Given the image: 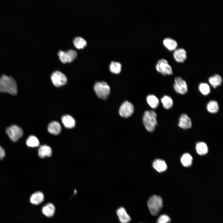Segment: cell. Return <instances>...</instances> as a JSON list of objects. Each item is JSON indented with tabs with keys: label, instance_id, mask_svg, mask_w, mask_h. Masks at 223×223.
I'll list each match as a JSON object with an SVG mask.
<instances>
[{
	"label": "cell",
	"instance_id": "cell-1",
	"mask_svg": "<svg viewBox=\"0 0 223 223\" xmlns=\"http://www.w3.org/2000/svg\"><path fill=\"white\" fill-rule=\"evenodd\" d=\"M0 91L15 95L17 93V87L15 80L5 75L0 78Z\"/></svg>",
	"mask_w": 223,
	"mask_h": 223
},
{
	"label": "cell",
	"instance_id": "cell-2",
	"mask_svg": "<svg viewBox=\"0 0 223 223\" xmlns=\"http://www.w3.org/2000/svg\"><path fill=\"white\" fill-rule=\"evenodd\" d=\"M157 114L154 111L148 110L145 111L143 117V122L146 130L152 132L155 129L157 124Z\"/></svg>",
	"mask_w": 223,
	"mask_h": 223
},
{
	"label": "cell",
	"instance_id": "cell-3",
	"mask_svg": "<svg viewBox=\"0 0 223 223\" xmlns=\"http://www.w3.org/2000/svg\"><path fill=\"white\" fill-rule=\"evenodd\" d=\"M147 204L151 214L156 216L162 208L163 200L160 196L153 195L149 199Z\"/></svg>",
	"mask_w": 223,
	"mask_h": 223
},
{
	"label": "cell",
	"instance_id": "cell-4",
	"mask_svg": "<svg viewBox=\"0 0 223 223\" xmlns=\"http://www.w3.org/2000/svg\"><path fill=\"white\" fill-rule=\"evenodd\" d=\"M94 89L98 97L101 99H106L110 94V87L105 82H96L94 85Z\"/></svg>",
	"mask_w": 223,
	"mask_h": 223
},
{
	"label": "cell",
	"instance_id": "cell-5",
	"mask_svg": "<svg viewBox=\"0 0 223 223\" xmlns=\"http://www.w3.org/2000/svg\"><path fill=\"white\" fill-rule=\"evenodd\" d=\"M155 68L158 72L164 76L171 75L173 73L171 66L167 60L164 59H160L158 61Z\"/></svg>",
	"mask_w": 223,
	"mask_h": 223
},
{
	"label": "cell",
	"instance_id": "cell-6",
	"mask_svg": "<svg viewBox=\"0 0 223 223\" xmlns=\"http://www.w3.org/2000/svg\"><path fill=\"white\" fill-rule=\"evenodd\" d=\"M6 132L10 139L13 142L17 141L23 135V131L20 127L15 125L8 127Z\"/></svg>",
	"mask_w": 223,
	"mask_h": 223
},
{
	"label": "cell",
	"instance_id": "cell-7",
	"mask_svg": "<svg viewBox=\"0 0 223 223\" xmlns=\"http://www.w3.org/2000/svg\"><path fill=\"white\" fill-rule=\"evenodd\" d=\"M173 86L175 92L178 94L183 95L188 92V87L186 82L179 77L175 78Z\"/></svg>",
	"mask_w": 223,
	"mask_h": 223
},
{
	"label": "cell",
	"instance_id": "cell-8",
	"mask_svg": "<svg viewBox=\"0 0 223 223\" xmlns=\"http://www.w3.org/2000/svg\"><path fill=\"white\" fill-rule=\"evenodd\" d=\"M51 78L53 85L57 87L65 85L67 81V78L65 75L58 71L53 73Z\"/></svg>",
	"mask_w": 223,
	"mask_h": 223
},
{
	"label": "cell",
	"instance_id": "cell-9",
	"mask_svg": "<svg viewBox=\"0 0 223 223\" xmlns=\"http://www.w3.org/2000/svg\"><path fill=\"white\" fill-rule=\"evenodd\" d=\"M134 107L131 103L125 101L121 105L119 110L120 115L124 118L130 116L133 113Z\"/></svg>",
	"mask_w": 223,
	"mask_h": 223
},
{
	"label": "cell",
	"instance_id": "cell-10",
	"mask_svg": "<svg viewBox=\"0 0 223 223\" xmlns=\"http://www.w3.org/2000/svg\"><path fill=\"white\" fill-rule=\"evenodd\" d=\"M178 125L180 128L183 129L190 128L192 126L191 120L186 114H182L180 116Z\"/></svg>",
	"mask_w": 223,
	"mask_h": 223
},
{
	"label": "cell",
	"instance_id": "cell-11",
	"mask_svg": "<svg viewBox=\"0 0 223 223\" xmlns=\"http://www.w3.org/2000/svg\"><path fill=\"white\" fill-rule=\"evenodd\" d=\"M173 55L175 60L179 63L184 62L187 57L186 52L183 48L176 49L174 51Z\"/></svg>",
	"mask_w": 223,
	"mask_h": 223
},
{
	"label": "cell",
	"instance_id": "cell-12",
	"mask_svg": "<svg viewBox=\"0 0 223 223\" xmlns=\"http://www.w3.org/2000/svg\"><path fill=\"white\" fill-rule=\"evenodd\" d=\"M116 213L121 223H128L131 221V217L124 208L121 207L119 208Z\"/></svg>",
	"mask_w": 223,
	"mask_h": 223
},
{
	"label": "cell",
	"instance_id": "cell-13",
	"mask_svg": "<svg viewBox=\"0 0 223 223\" xmlns=\"http://www.w3.org/2000/svg\"><path fill=\"white\" fill-rule=\"evenodd\" d=\"M55 208L54 205L50 203H46L42 208V213L48 217H52L54 215Z\"/></svg>",
	"mask_w": 223,
	"mask_h": 223
},
{
	"label": "cell",
	"instance_id": "cell-14",
	"mask_svg": "<svg viewBox=\"0 0 223 223\" xmlns=\"http://www.w3.org/2000/svg\"><path fill=\"white\" fill-rule=\"evenodd\" d=\"M44 199V195L41 192L38 191L33 193L30 196V201L33 204L38 205L42 203Z\"/></svg>",
	"mask_w": 223,
	"mask_h": 223
},
{
	"label": "cell",
	"instance_id": "cell-15",
	"mask_svg": "<svg viewBox=\"0 0 223 223\" xmlns=\"http://www.w3.org/2000/svg\"><path fill=\"white\" fill-rule=\"evenodd\" d=\"M153 168L158 172L162 173L164 172L167 169V165L166 162L164 160L157 159L155 160L152 164Z\"/></svg>",
	"mask_w": 223,
	"mask_h": 223
},
{
	"label": "cell",
	"instance_id": "cell-16",
	"mask_svg": "<svg viewBox=\"0 0 223 223\" xmlns=\"http://www.w3.org/2000/svg\"><path fill=\"white\" fill-rule=\"evenodd\" d=\"M163 43L164 46L170 51H174L178 46L177 43L175 40L169 37L165 38Z\"/></svg>",
	"mask_w": 223,
	"mask_h": 223
},
{
	"label": "cell",
	"instance_id": "cell-17",
	"mask_svg": "<svg viewBox=\"0 0 223 223\" xmlns=\"http://www.w3.org/2000/svg\"><path fill=\"white\" fill-rule=\"evenodd\" d=\"M61 120L63 124L66 128L72 129L75 126V121L74 118L70 115L63 116Z\"/></svg>",
	"mask_w": 223,
	"mask_h": 223
},
{
	"label": "cell",
	"instance_id": "cell-18",
	"mask_svg": "<svg viewBox=\"0 0 223 223\" xmlns=\"http://www.w3.org/2000/svg\"><path fill=\"white\" fill-rule=\"evenodd\" d=\"M51 148L46 145L41 146L38 150L39 156L41 158H44L46 156L50 157L52 155Z\"/></svg>",
	"mask_w": 223,
	"mask_h": 223
},
{
	"label": "cell",
	"instance_id": "cell-19",
	"mask_svg": "<svg viewBox=\"0 0 223 223\" xmlns=\"http://www.w3.org/2000/svg\"><path fill=\"white\" fill-rule=\"evenodd\" d=\"M60 124L55 121L50 122L48 125V130L50 133L57 135L59 134L61 131Z\"/></svg>",
	"mask_w": 223,
	"mask_h": 223
},
{
	"label": "cell",
	"instance_id": "cell-20",
	"mask_svg": "<svg viewBox=\"0 0 223 223\" xmlns=\"http://www.w3.org/2000/svg\"><path fill=\"white\" fill-rule=\"evenodd\" d=\"M210 84L214 88L220 86L222 82V79L219 74H215L210 77L208 79Z\"/></svg>",
	"mask_w": 223,
	"mask_h": 223
},
{
	"label": "cell",
	"instance_id": "cell-21",
	"mask_svg": "<svg viewBox=\"0 0 223 223\" xmlns=\"http://www.w3.org/2000/svg\"><path fill=\"white\" fill-rule=\"evenodd\" d=\"M206 108L210 113H216L218 112L219 109L218 103L216 100H210L207 103Z\"/></svg>",
	"mask_w": 223,
	"mask_h": 223
},
{
	"label": "cell",
	"instance_id": "cell-22",
	"mask_svg": "<svg viewBox=\"0 0 223 223\" xmlns=\"http://www.w3.org/2000/svg\"><path fill=\"white\" fill-rule=\"evenodd\" d=\"M196 150L198 154L203 155L207 153L208 148L205 143L203 142H199L196 144Z\"/></svg>",
	"mask_w": 223,
	"mask_h": 223
},
{
	"label": "cell",
	"instance_id": "cell-23",
	"mask_svg": "<svg viewBox=\"0 0 223 223\" xmlns=\"http://www.w3.org/2000/svg\"><path fill=\"white\" fill-rule=\"evenodd\" d=\"M161 101L163 107L166 109L171 108L173 105V101L172 98L169 96L165 95L161 99Z\"/></svg>",
	"mask_w": 223,
	"mask_h": 223
},
{
	"label": "cell",
	"instance_id": "cell-24",
	"mask_svg": "<svg viewBox=\"0 0 223 223\" xmlns=\"http://www.w3.org/2000/svg\"><path fill=\"white\" fill-rule=\"evenodd\" d=\"M193 158L189 153L183 154L181 158V161L183 165L185 167H189L191 166L193 161Z\"/></svg>",
	"mask_w": 223,
	"mask_h": 223
},
{
	"label": "cell",
	"instance_id": "cell-25",
	"mask_svg": "<svg viewBox=\"0 0 223 223\" xmlns=\"http://www.w3.org/2000/svg\"><path fill=\"white\" fill-rule=\"evenodd\" d=\"M148 105L152 108L155 109L159 106V101L158 98L155 95L150 94L146 98Z\"/></svg>",
	"mask_w": 223,
	"mask_h": 223
},
{
	"label": "cell",
	"instance_id": "cell-26",
	"mask_svg": "<svg viewBox=\"0 0 223 223\" xmlns=\"http://www.w3.org/2000/svg\"><path fill=\"white\" fill-rule=\"evenodd\" d=\"M121 65L119 62L112 61L109 65V69L112 73L118 74L121 72Z\"/></svg>",
	"mask_w": 223,
	"mask_h": 223
},
{
	"label": "cell",
	"instance_id": "cell-27",
	"mask_svg": "<svg viewBox=\"0 0 223 223\" xmlns=\"http://www.w3.org/2000/svg\"><path fill=\"white\" fill-rule=\"evenodd\" d=\"M73 42L75 46L78 49L83 48L87 45L86 40L80 37H75L73 40Z\"/></svg>",
	"mask_w": 223,
	"mask_h": 223
},
{
	"label": "cell",
	"instance_id": "cell-28",
	"mask_svg": "<svg viewBox=\"0 0 223 223\" xmlns=\"http://www.w3.org/2000/svg\"><path fill=\"white\" fill-rule=\"evenodd\" d=\"M198 89L200 93L203 95H207L211 92L210 86L206 83H200L199 84Z\"/></svg>",
	"mask_w": 223,
	"mask_h": 223
},
{
	"label": "cell",
	"instance_id": "cell-29",
	"mask_svg": "<svg viewBox=\"0 0 223 223\" xmlns=\"http://www.w3.org/2000/svg\"><path fill=\"white\" fill-rule=\"evenodd\" d=\"M26 144L29 147H33L38 146L39 144L37 138L34 136H29L27 139Z\"/></svg>",
	"mask_w": 223,
	"mask_h": 223
},
{
	"label": "cell",
	"instance_id": "cell-30",
	"mask_svg": "<svg viewBox=\"0 0 223 223\" xmlns=\"http://www.w3.org/2000/svg\"><path fill=\"white\" fill-rule=\"evenodd\" d=\"M67 62L70 63L73 61L77 57V52L72 49H69L65 51Z\"/></svg>",
	"mask_w": 223,
	"mask_h": 223
},
{
	"label": "cell",
	"instance_id": "cell-31",
	"mask_svg": "<svg viewBox=\"0 0 223 223\" xmlns=\"http://www.w3.org/2000/svg\"><path fill=\"white\" fill-rule=\"evenodd\" d=\"M171 221L170 218L166 215H162L158 218L157 223H168Z\"/></svg>",
	"mask_w": 223,
	"mask_h": 223
},
{
	"label": "cell",
	"instance_id": "cell-32",
	"mask_svg": "<svg viewBox=\"0 0 223 223\" xmlns=\"http://www.w3.org/2000/svg\"><path fill=\"white\" fill-rule=\"evenodd\" d=\"M59 58L61 61L63 63H67L65 52L62 50H60L58 53Z\"/></svg>",
	"mask_w": 223,
	"mask_h": 223
},
{
	"label": "cell",
	"instance_id": "cell-33",
	"mask_svg": "<svg viewBox=\"0 0 223 223\" xmlns=\"http://www.w3.org/2000/svg\"><path fill=\"white\" fill-rule=\"evenodd\" d=\"M5 155L4 149L0 146V160L2 159Z\"/></svg>",
	"mask_w": 223,
	"mask_h": 223
}]
</instances>
